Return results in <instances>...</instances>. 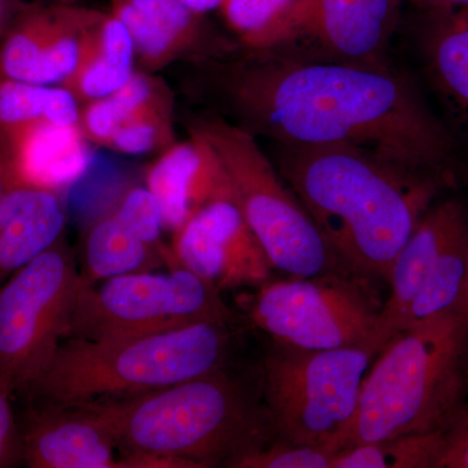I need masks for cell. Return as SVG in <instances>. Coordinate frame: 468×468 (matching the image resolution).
Returning a JSON list of instances; mask_svg holds the SVG:
<instances>
[{
    "mask_svg": "<svg viewBox=\"0 0 468 468\" xmlns=\"http://www.w3.org/2000/svg\"><path fill=\"white\" fill-rule=\"evenodd\" d=\"M233 319L221 292L184 267L82 284L67 338L115 340Z\"/></svg>",
    "mask_w": 468,
    "mask_h": 468,
    "instance_id": "9c48e42d",
    "label": "cell"
},
{
    "mask_svg": "<svg viewBox=\"0 0 468 468\" xmlns=\"http://www.w3.org/2000/svg\"><path fill=\"white\" fill-rule=\"evenodd\" d=\"M467 220L468 212L457 199L428 209L394 258L387 280L390 285L389 298L380 309L381 328L387 343L401 331L410 306L432 273L443 248Z\"/></svg>",
    "mask_w": 468,
    "mask_h": 468,
    "instance_id": "e0dca14e",
    "label": "cell"
},
{
    "mask_svg": "<svg viewBox=\"0 0 468 468\" xmlns=\"http://www.w3.org/2000/svg\"><path fill=\"white\" fill-rule=\"evenodd\" d=\"M335 452L315 446L277 441L254 449L233 462L236 468H332Z\"/></svg>",
    "mask_w": 468,
    "mask_h": 468,
    "instance_id": "f1b7e54d",
    "label": "cell"
},
{
    "mask_svg": "<svg viewBox=\"0 0 468 468\" xmlns=\"http://www.w3.org/2000/svg\"><path fill=\"white\" fill-rule=\"evenodd\" d=\"M234 100L279 144H350L406 171L451 175V138L401 76L350 61L273 60L245 70Z\"/></svg>",
    "mask_w": 468,
    "mask_h": 468,
    "instance_id": "6da1fadb",
    "label": "cell"
},
{
    "mask_svg": "<svg viewBox=\"0 0 468 468\" xmlns=\"http://www.w3.org/2000/svg\"><path fill=\"white\" fill-rule=\"evenodd\" d=\"M309 0H223L228 26L249 48L270 50L298 39Z\"/></svg>",
    "mask_w": 468,
    "mask_h": 468,
    "instance_id": "603a6c76",
    "label": "cell"
},
{
    "mask_svg": "<svg viewBox=\"0 0 468 468\" xmlns=\"http://www.w3.org/2000/svg\"><path fill=\"white\" fill-rule=\"evenodd\" d=\"M174 267H184L218 292L261 286L272 264L234 197H224L199 209L174 233Z\"/></svg>",
    "mask_w": 468,
    "mask_h": 468,
    "instance_id": "8fae6325",
    "label": "cell"
},
{
    "mask_svg": "<svg viewBox=\"0 0 468 468\" xmlns=\"http://www.w3.org/2000/svg\"><path fill=\"white\" fill-rule=\"evenodd\" d=\"M8 151L0 189L43 190L61 196L90 168L92 155L80 125L38 122L5 131Z\"/></svg>",
    "mask_w": 468,
    "mask_h": 468,
    "instance_id": "5bb4252c",
    "label": "cell"
},
{
    "mask_svg": "<svg viewBox=\"0 0 468 468\" xmlns=\"http://www.w3.org/2000/svg\"><path fill=\"white\" fill-rule=\"evenodd\" d=\"M437 468H468V418L446 432L445 445Z\"/></svg>",
    "mask_w": 468,
    "mask_h": 468,
    "instance_id": "4dcf8cb0",
    "label": "cell"
},
{
    "mask_svg": "<svg viewBox=\"0 0 468 468\" xmlns=\"http://www.w3.org/2000/svg\"><path fill=\"white\" fill-rule=\"evenodd\" d=\"M284 177L345 272L388 280L451 175L397 167L350 144H280Z\"/></svg>",
    "mask_w": 468,
    "mask_h": 468,
    "instance_id": "7a4b0ae2",
    "label": "cell"
},
{
    "mask_svg": "<svg viewBox=\"0 0 468 468\" xmlns=\"http://www.w3.org/2000/svg\"><path fill=\"white\" fill-rule=\"evenodd\" d=\"M163 91H165V86L159 85L155 80L134 73L122 88L100 100L91 101L80 115V128L89 140L107 144L120 126Z\"/></svg>",
    "mask_w": 468,
    "mask_h": 468,
    "instance_id": "4316f807",
    "label": "cell"
},
{
    "mask_svg": "<svg viewBox=\"0 0 468 468\" xmlns=\"http://www.w3.org/2000/svg\"><path fill=\"white\" fill-rule=\"evenodd\" d=\"M172 137V106L167 91L147 103L120 126L106 146L120 153L140 155L168 144Z\"/></svg>",
    "mask_w": 468,
    "mask_h": 468,
    "instance_id": "83f0119b",
    "label": "cell"
},
{
    "mask_svg": "<svg viewBox=\"0 0 468 468\" xmlns=\"http://www.w3.org/2000/svg\"><path fill=\"white\" fill-rule=\"evenodd\" d=\"M224 323H201L140 337L66 338L29 388L30 403L76 406L135 396L223 368Z\"/></svg>",
    "mask_w": 468,
    "mask_h": 468,
    "instance_id": "5b68a950",
    "label": "cell"
},
{
    "mask_svg": "<svg viewBox=\"0 0 468 468\" xmlns=\"http://www.w3.org/2000/svg\"><path fill=\"white\" fill-rule=\"evenodd\" d=\"M85 405L112 431L122 468L230 467L273 435L266 409L257 408L223 368L153 392Z\"/></svg>",
    "mask_w": 468,
    "mask_h": 468,
    "instance_id": "3957f363",
    "label": "cell"
},
{
    "mask_svg": "<svg viewBox=\"0 0 468 468\" xmlns=\"http://www.w3.org/2000/svg\"><path fill=\"white\" fill-rule=\"evenodd\" d=\"M66 226L61 196L14 189L0 197V286L38 258L61 237Z\"/></svg>",
    "mask_w": 468,
    "mask_h": 468,
    "instance_id": "ac0fdd59",
    "label": "cell"
},
{
    "mask_svg": "<svg viewBox=\"0 0 468 468\" xmlns=\"http://www.w3.org/2000/svg\"><path fill=\"white\" fill-rule=\"evenodd\" d=\"M174 267L171 249L154 245L112 209L95 221L86 236L81 282L95 285L111 277Z\"/></svg>",
    "mask_w": 468,
    "mask_h": 468,
    "instance_id": "44dd1931",
    "label": "cell"
},
{
    "mask_svg": "<svg viewBox=\"0 0 468 468\" xmlns=\"http://www.w3.org/2000/svg\"><path fill=\"white\" fill-rule=\"evenodd\" d=\"M111 14L124 24L135 55L150 68L186 50L198 36L201 16L178 0H111Z\"/></svg>",
    "mask_w": 468,
    "mask_h": 468,
    "instance_id": "ffe728a7",
    "label": "cell"
},
{
    "mask_svg": "<svg viewBox=\"0 0 468 468\" xmlns=\"http://www.w3.org/2000/svg\"><path fill=\"white\" fill-rule=\"evenodd\" d=\"M11 397L0 390V468L23 462L20 426L11 408Z\"/></svg>",
    "mask_w": 468,
    "mask_h": 468,
    "instance_id": "f546056e",
    "label": "cell"
},
{
    "mask_svg": "<svg viewBox=\"0 0 468 468\" xmlns=\"http://www.w3.org/2000/svg\"><path fill=\"white\" fill-rule=\"evenodd\" d=\"M436 14L427 34L428 63L440 91L468 129V9Z\"/></svg>",
    "mask_w": 468,
    "mask_h": 468,
    "instance_id": "7402d4cb",
    "label": "cell"
},
{
    "mask_svg": "<svg viewBox=\"0 0 468 468\" xmlns=\"http://www.w3.org/2000/svg\"><path fill=\"white\" fill-rule=\"evenodd\" d=\"M81 272L58 239L0 286V390L26 396L66 340Z\"/></svg>",
    "mask_w": 468,
    "mask_h": 468,
    "instance_id": "ba28073f",
    "label": "cell"
},
{
    "mask_svg": "<svg viewBox=\"0 0 468 468\" xmlns=\"http://www.w3.org/2000/svg\"><path fill=\"white\" fill-rule=\"evenodd\" d=\"M146 184L158 202L165 229L172 233L209 202L234 197L217 151L197 132L192 140L175 144L151 165Z\"/></svg>",
    "mask_w": 468,
    "mask_h": 468,
    "instance_id": "9a60e30c",
    "label": "cell"
},
{
    "mask_svg": "<svg viewBox=\"0 0 468 468\" xmlns=\"http://www.w3.org/2000/svg\"><path fill=\"white\" fill-rule=\"evenodd\" d=\"M248 316L277 344L297 349L378 354L387 344L380 309L353 277L340 273L264 282L249 301Z\"/></svg>",
    "mask_w": 468,
    "mask_h": 468,
    "instance_id": "30bf717a",
    "label": "cell"
},
{
    "mask_svg": "<svg viewBox=\"0 0 468 468\" xmlns=\"http://www.w3.org/2000/svg\"><path fill=\"white\" fill-rule=\"evenodd\" d=\"M77 98L64 86H48L0 79V128L48 122L80 125Z\"/></svg>",
    "mask_w": 468,
    "mask_h": 468,
    "instance_id": "d4e9b609",
    "label": "cell"
},
{
    "mask_svg": "<svg viewBox=\"0 0 468 468\" xmlns=\"http://www.w3.org/2000/svg\"><path fill=\"white\" fill-rule=\"evenodd\" d=\"M178 2L183 3L185 7L192 9L196 14L203 15L217 8L220 9L223 0H178Z\"/></svg>",
    "mask_w": 468,
    "mask_h": 468,
    "instance_id": "d6a6232c",
    "label": "cell"
},
{
    "mask_svg": "<svg viewBox=\"0 0 468 468\" xmlns=\"http://www.w3.org/2000/svg\"><path fill=\"white\" fill-rule=\"evenodd\" d=\"M131 34L112 14L91 11L75 72L64 88L77 100L95 101L122 88L134 75Z\"/></svg>",
    "mask_w": 468,
    "mask_h": 468,
    "instance_id": "d6986e66",
    "label": "cell"
},
{
    "mask_svg": "<svg viewBox=\"0 0 468 468\" xmlns=\"http://www.w3.org/2000/svg\"><path fill=\"white\" fill-rule=\"evenodd\" d=\"M0 197H2V189H0Z\"/></svg>",
    "mask_w": 468,
    "mask_h": 468,
    "instance_id": "e575fe53",
    "label": "cell"
},
{
    "mask_svg": "<svg viewBox=\"0 0 468 468\" xmlns=\"http://www.w3.org/2000/svg\"><path fill=\"white\" fill-rule=\"evenodd\" d=\"M401 0H309L298 39L318 43L335 58L372 64L396 29Z\"/></svg>",
    "mask_w": 468,
    "mask_h": 468,
    "instance_id": "2e32d148",
    "label": "cell"
},
{
    "mask_svg": "<svg viewBox=\"0 0 468 468\" xmlns=\"http://www.w3.org/2000/svg\"><path fill=\"white\" fill-rule=\"evenodd\" d=\"M468 307L399 332L378 351L343 449L448 432L466 415Z\"/></svg>",
    "mask_w": 468,
    "mask_h": 468,
    "instance_id": "277c9868",
    "label": "cell"
},
{
    "mask_svg": "<svg viewBox=\"0 0 468 468\" xmlns=\"http://www.w3.org/2000/svg\"><path fill=\"white\" fill-rule=\"evenodd\" d=\"M466 304L468 307V239H467V285H466Z\"/></svg>",
    "mask_w": 468,
    "mask_h": 468,
    "instance_id": "836d02e7",
    "label": "cell"
},
{
    "mask_svg": "<svg viewBox=\"0 0 468 468\" xmlns=\"http://www.w3.org/2000/svg\"><path fill=\"white\" fill-rule=\"evenodd\" d=\"M20 433L27 467L122 468L112 431L85 403H30Z\"/></svg>",
    "mask_w": 468,
    "mask_h": 468,
    "instance_id": "7c38bea8",
    "label": "cell"
},
{
    "mask_svg": "<svg viewBox=\"0 0 468 468\" xmlns=\"http://www.w3.org/2000/svg\"><path fill=\"white\" fill-rule=\"evenodd\" d=\"M419 5L433 11H452V9H468V0H414Z\"/></svg>",
    "mask_w": 468,
    "mask_h": 468,
    "instance_id": "1f68e13d",
    "label": "cell"
},
{
    "mask_svg": "<svg viewBox=\"0 0 468 468\" xmlns=\"http://www.w3.org/2000/svg\"><path fill=\"white\" fill-rule=\"evenodd\" d=\"M467 239L468 220L446 243L432 273L410 306L401 331L466 303Z\"/></svg>",
    "mask_w": 468,
    "mask_h": 468,
    "instance_id": "cb8c5ba5",
    "label": "cell"
},
{
    "mask_svg": "<svg viewBox=\"0 0 468 468\" xmlns=\"http://www.w3.org/2000/svg\"><path fill=\"white\" fill-rule=\"evenodd\" d=\"M466 417L468 418V409H467V412H466Z\"/></svg>",
    "mask_w": 468,
    "mask_h": 468,
    "instance_id": "d590c367",
    "label": "cell"
},
{
    "mask_svg": "<svg viewBox=\"0 0 468 468\" xmlns=\"http://www.w3.org/2000/svg\"><path fill=\"white\" fill-rule=\"evenodd\" d=\"M196 132L217 151L234 199L273 268L292 277L349 276L248 131L212 122Z\"/></svg>",
    "mask_w": 468,
    "mask_h": 468,
    "instance_id": "52a82bcc",
    "label": "cell"
},
{
    "mask_svg": "<svg viewBox=\"0 0 468 468\" xmlns=\"http://www.w3.org/2000/svg\"><path fill=\"white\" fill-rule=\"evenodd\" d=\"M446 432L356 443L335 452L332 468H437Z\"/></svg>",
    "mask_w": 468,
    "mask_h": 468,
    "instance_id": "484cf974",
    "label": "cell"
},
{
    "mask_svg": "<svg viewBox=\"0 0 468 468\" xmlns=\"http://www.w3.org/2000/svg\"><path fill=\"white\" fill-rule=\"evenodd\" d=\"M279 345L263 365L264 409L277 441L340 452L363 381L378 354L359 347L304 350Z\"/></svg>",
    "mask_w": 468,
    "mask_h": 468,
    "instance_id": "8992f818",
    "label": "cell"
},
{
    "mask_svg": "<svg viewBox=\"0 0 468 468\" xmlns=\"http://www.w3.org/2000/svg\"><path fill=\"white\" fill-rule=\"evenodd\" d=\"M90 14L68 7L30 12L0 48L2 77L37 85L64 84L79 64Z\"/></svg>",
    "mask_w": 468,
    "mask_h": 468,
    "instance_id": "4fadbf2b",
    "label": "cell"
}]
</instances>
